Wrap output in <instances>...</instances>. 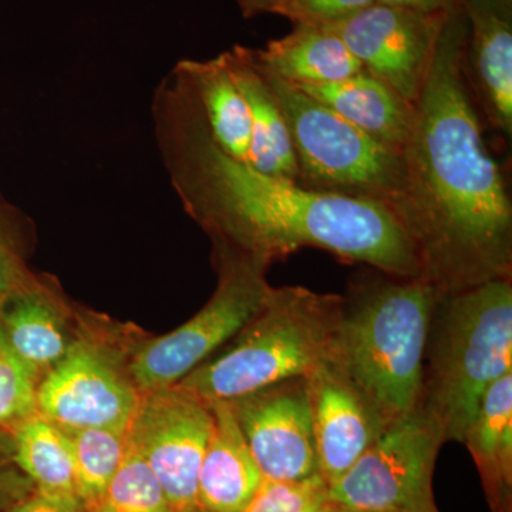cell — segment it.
Wrapping results in <instances>:
<instances>
[{"instance_id": "obj_32", "label": "cell", "mask_w": 512, "mask_h": 512, "mask_svg": "<svg viewBox=\"0 0 512 512\" xmlns=\"http://www.w3.org/2000/svg\"><path fill=\"white\" fill-rule=\"evenodd\" d=\"M322 512H372V511H363V510H355V508L343 507V505L335 504V503H326L325 508H323Z\"/></svg>"}, {"instance_id": "obj_8", "label": "cell", "mask_w": 512, "mask_h": 512, "mask_svg": "<svg viewBox=\"0 0 512 512\" xmlns=\"http://www.w3.org/2000/svg\"><path fill=\"white\" fill-rule=\"evenodd\" d=\"M444 440L420 410L394 421L329 484L330 503L372 512H439L431 480Z\"/></svg>"}, {"instance_id": "obj_16", "label": "cell", "mask_w": 512, "mask_h": 512, "mask_svg": "<svg viewBox=\"0 0 512 512\" xmlns=\"http://www.w3.org/2000/svg\"><path fill=\"white\" fill-rule=\"evenodd\" d=\"M60 303L36 278L0 309V335L36 379L66 356L72 346Z\"/></svg>"}, {"instance_id": "obj_30", "label": "cell", "mask_w": 512, "mask_h": 512, "mask_svg": "<svg viewBox=\"0 0 512 512\" xmlns=\"http://www.w3.org/2000/svg\"><path fill=\"white\" fill-rule=\"evenodd\" d=\"M376 3L394 6V8L416 10L420 13H430V15H440V13H451L460 9L463 0H376Z\"/></svg>"}, {"instance_id": "obj_24", "label": "cell", "mask_w": 512, "mask_h": 512, "mask_svg": "<svg viewBox=\"0 0 512 512\" xmlns=\"http://www.w3.org/2000/svg\"><path fill=\"white\" fill-rule=\"evenodd\" d=\"M130 441V440H128ZM92 512H173L163 488L133 447Z\"/></svg>"}, {"instance_id": "obj_23", "label": "cell", "mask_w": 512, "mask_h": 512, "mask_svg": "<svg viewBox=\"0 0 512 512\" xmlns=\"http://www.w3.org/2000/svg\"><path fill=\"white\" fill-rule=\"evenodd\" d=\"M69 439L76 476L77 495L92 508L126 457L130 441L128 429L64 430Z\"/></svg>"}, {"instance_id": "obj_18", "label": "cell", "mask_w": 512, "mask_h": 512, "mask_svg": "<svg viewBox=\"0 0 512 512\" xmlns=\"http://www.w3.org/2000/svg\"><path fill=\"white\" fill-rule=\"evenodd\" d=\"M173 70L191 90L214 143L227 156L249 164L251 111L224 55L210 60H181Z\"/></svg>"}, {"instance_id": "obj_7", "label": "cell", "mask_w": 512, "mask_h": 512, "mask_svg": "<svg viewBox=\"0 0 512 512\" xmlns=\"http://www.w3.org/2000/svg\"><path fill=\"white\" fill-rule=\"evenodd\" d=\"M214 242L218 285L210 301L183 326L138 348L128 375L141 393L175 386L211 359L261 308L269 285V264Z\"/></svg>"}, {"instance_id": "obj_4", "label": "cell", "mask_w": 512, "mask_h": 512, "mask_svg": "<svg viewBox=\"0 0 512 512\" xmlns=\"http://www.w3.org/2000/svg\"><path fill=\"white\" fill-rule=\"evenodd\" d=\"M507 373H512V278L441 295L431 313L416 409L444 443H463L488 387Z\"/></svg>"}, {"instance_id": "obj_26", "label": "cell", "mask_w": 512, "mask_h": 512, "mask_svg": "<svg viewBox=\"0 0 512 512\" xmlns=\"http://www.w3.org/2000/svg\"><path fill=\"white\" fill-rule=\"evenodd\" d=\"M328 488L320 474L303 480H262L242 512H315L328 503Z\"/></svg>"}, {"instance_id": "obj_20", "label": "cell", "mask_w": 512, "mask_h": 512, "mask_svg": "<svg viewBox=\"0 0 512 512\" xmlns=\"http://www.w3.org/2000/svg\"><path fill=\"white\" fill-rule=\"evenodd\" d=\"M264 69L295 86L349 79L363 66L338 35L325 26L295 25L289 35L254 49Z\"/></svg>"}, {"instance_id": "obj_17", "label": "cell", "mask_w": 512, "mask_h": 512, "mask_svg": "<svg viewBox=\"0 0 512 512\" xmlns=\"http://www.w3.org/2000/svg\"><path fill=\"white\" fill-rule=\"evenodd\" d=\"M298 87L380 143L402 153L412 133L414 104L372 73L363 69L339 82Z\"/></svg>"}, {"instance_id": "obj_25", "label": "cell", "mask_w": 512, "mask_h": 512, "mask_svg": "<svg viewBox=\"0 0 512 512\" xmlns=\"http://www.w3.org/2000/svg\"><path fill=\"white\" fill-rule=\"evenodd\" d=\"M37 413V379L0 335V427H18Z\"/></svg>"}, {"instance_id": "obj_6", "label": "cell", "mask_w": 512, "mask_h": 512, "mask_svg": "<svg viewBox=\"0 0 512 512\" xmlns=\"http://www.w3.org/2000/svg\"><path fill=\"white\" fill-rule=\"evenodd\" d=\"M255 62L288 124L298 184L322 194L376 201L394 214L406 181L402 153Z\"/></svg>"}, {"instance_id": "obj_31", "label": "cell", "mask_w": 512, "mask_h": 512, "mask_svg": "<svg viewBox=\"0 0 512 512\" xmlns=\"http://www.w3.org/2000/svg\"><path fill=\"white\" fill-rule=\"evenodd\" d=\"M281 0H237L238 8L241 10L245 19L255 18V16L271 15L272 10Z\"/></svg>"}, {"instance_id": "obj_2", "label": "cell", "mask_w": 512, "mask_h": 512, "mask_svg": "<svg viewBox=\"0 0 512 512\" xmlns=\"http://www.w3.org/2000/svg\"><path fill=\"white\" fill-rule=\"evenodd\" d=\"M467 19L448 16L402 150L404 191L394 210L421 278L450 295L512 278V205L488 151L466 82Z\"/></svg>"}, {"instance_id": "obj_13", "label": "cell", "mask_w": 512, "mask_h": 512, "mask_svg": "<svg viewBox=\"0 0 512 512\" xmlns=\"http://www.w3.org/2000/svg\"><path fill=\"white\" fill-rule=\"evenodd\" d=\"M306 382L319 474L332 484L379 440L389 424L336 363H323L306 376Z\"/></svg>"}, {"instance_id": "obj_14", "label": "cell", "mask_w": 512, "mask_h": 512, "mask_svg": "<svg viewBox=\"0 0 512 512\" xmlns=\"http://www.w3.org/2000/svg\"><path fill=\"white\" fill-rule=\"evenodd\" d=\"M467 19L464 69L473 79L485 116L512 134V0H463Z\"/></svg>"}, {"instance_id": "obj_5", "label": "cell", "mask_w": 512, "mask_h": 512, "mask_svg": "<svg viewBox=\"0 0 512 512\" xmlns=\"http://www.w3.org/2000/svg\"><path fill=\"white\" fill-rule=\"evenodd\" d=\"M343 295L303 286L269 288L261 308L221 355L175 386L204 402H234L333 362Z\"/></svg>"}, {"instance_id": "obj_10", "label": "cell", "mask_w": 512, "mask_h": 512, "mask_svg": "<svg viewBox=\"0 0 512 512\" xmlns=\"http://www.w3.org/2000/svg\"><path fill=\"white\" fill-rule=\"evenodd\" d=\"M141 392L109 350L74 340L37 384V413L62 430L128 429Z\"/></svg>"}, {"instance_id": "obj_22", "label": "cell", "mask_w": 512, "mask_h": 512, "mask_svg": "<svg viewBox=\"0 0 512 512\" xmlns=\"http://www.w3.org/2000/svg\"><path fill=\"white\" fill-rule=\"evenodd\" d=\"M13 456L39 494L80 501L69 439L52 421L36 413L20 423L13 436Z\"/></svg>"}, {"instance_id": "obj_11", "label": "cell", "mask_w": 512, "mask_h": 512, "mask_svg": "<svg viewBox=\"0 0 512 512\" xmlns=\"http://www.w3.org/2000/svg\"><path fill=\"white\" fill-rule=\"evenodd\" d=\"M451 13L430 15L373 3L325 28L342 39L363 69L416 104Z\"/></svg>"}, {"instance_id": "obj_28", "label": "cell", "mask_w": 512, "mask_h": 512, "mask_svg": "<svg viewBox=\"0 0 512 512\" xmlns=\"http://www.w3.org/2000/svg\"><path fill=\"white\" fill-rule=\"evenodd\" d=\"M5 217V207L0 205V309L33 279L6 229Z\"/></svg>"}, {"instance_id": "obj_3", "label": "cell", "mask_w": 512, "mask_h": 512, "mask_svg": "<svg viewBox=\"0 0 512 512\" xmlns=\"http://www.w3.org/2000/svg\"><path fill=\"white\" fill-rule=\"evenodd\" d=\"M441 293L423 278L372 269L343 295L336 363L387 424L419 404L431 313Z\"/></svg>"}, {"instance_id": "obj_27", "label": "cell", "mask_w": 512, "mask_h": 512, "mask_svg": "<svg viewBox=\"0 0 512 512\" xmlns=\"http://www.w3.org/2000/svg\"><path fill=\"white\" fill-rule=\"evenodd\" d=\"M376 0H281L271 15L295 25L328 26L369 8Z\"/></svg>"}, {"instance_id": "obj_29", "label": "cell", "mask_w": 512, "mask_h": 512, "mask_svg": "<svg viewBox=\"0 0 512 512\" xmlns=\"http://www.w3.org/2000/svg\"><path fill=\"white\" fill-rule=\"evenodd\" d=\"M9 512H87L82 501L63 500V498L49 497L37 494L15 505Z\"/></svg>"}, {"instance_id": "obj_12", "label": "cell", "mask_w": 512, "mask_h": 512, "mask_svg": "<svg viewBox=\"0 0 512 512\" xmlns=\"http://www.w3.org/2000/svg\"><path fill=\"white\" fill-rule=\"evenodd\" d=\"M228 403L264 480H303L319 474L306 377Z\"/></svg>"}, {"instance_id": "obj_1", "label": "cell", "mask_w": 512, "mask_h": 512, "mask_svg": "<svg viewBox=\"0 0 512 512\" xmlns=\"http://www.w3.org/2000/svg\"><path fill=\"white\" fill-rule=\"evenodd\" d=\"M153 116L171 184L212 241L269 265L316 248L345 264L421 278L409 235L386 205L306 190L227 156L174 70L157 89Z\"/></svg>"}, {"instance_id": "obj_33", "label": "cell", "mask_w": 512, "mask_h": 512, "mask_svg": "<svg viewBox=\"0 0 512 512\" xmlns=\"http://www.w3.org/2000/svg\"><path fill=\"white\" fill-rule=\"evenodd\" d=\"M178 512H205L200 507L190 508V510L178 511Z\"/></svg>"}, {"instance_id": "obj_19", "label": "cell", "mask_w": 512, "mask_h": 512, "mask_svg": "<svg viewBox=\"0 0 512 512\" xmlns=\"http://www.w3.org/2000/svg\"><path fill=\"white\" fill-rule=\"evenodd\" d=\"M222 55L251 111L249 165L261 173L298 183V164L288 124L255 62L254 52L249 47L237 45Z\"/></svg>"}, {"instance_id": "obj_9", "label": "cell", "mask_w": 512, "mask_h": 512, "mask_svg": "<svg viewBox=\"0 0 512 512\" xmlns=\"http://www.w3.org/2000/svg\"><path fill=\"white\" fill-rule=\"evenodd\" d=\"M214 416L210 404L178 386L141 393L128 426L173 512L198 507V477Z\"/></svg>"}, {"instance_id": "obj_21", "label": "cell", "mask_w": 512, "mask_h": 512, "mask_svg": "<svg viewBox=\"0 0 512 512\" xmlns=\"http://www.w3.org/2000/svg\"><path fill=\"white\" fill-rule=\"evenodd\" d=\"M463 443L476 460L494 510L507 512L512 484V373L488 387Z\"/></svg>"}, {"instance_id": "obj_34", "label": "cell", "mask_w": 512, "mask_h": 512, "mask_svg": "<svg viewBox=\"0 0 512 512\" xmlns=\"http://www.w3.org/2000/svg\"><path fill=\"white\" fill-rule=\"evenodd\" d=\"M323 508H325V507H323ZM323 508H322V510H318V511H315V512H322V511H323Z\"/></svg>"}, {"instance_id": "obj_15", "label": "cell", "mask_w": 512, "mask_h": 512, "mask_svg": "<svg viewBox=\"0 0 512 512\" xmlns=\"http://www.w3.org/2000/svg\"><path fill=\"white\" fill-rule=\"evenodd\" d=\"M214 424L198 477V507L205 512H242L262 477L228 402H212Z\"/></svg>"}]
</instances>
